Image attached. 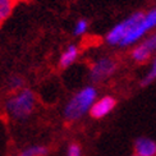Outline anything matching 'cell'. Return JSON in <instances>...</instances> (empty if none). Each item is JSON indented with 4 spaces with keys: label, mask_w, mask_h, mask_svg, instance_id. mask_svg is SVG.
<instances>
[{
    "label": "cell",
    "mask_w": 156,
    "mask_h": 156,
    "mask_svg": "<svg viewBox=\"0 0 156 156\" xmlns=\"http://www.w3.org/2000/svg\"><path fill=\"white\" fill-rule=\"evenodd\" d=\"M151 32L154 30L145 17V12L138 10L116 23L105 35V44L118 49L132 48Z\"/></svg>",
    "instance_id": "1"
},
{
    "label": "cell",
    "mask_w": 156,
    "mask_h": 156,
    "mask_svg": "<svg viewBox=\"0 0 156 156\" xmlns=\"http://www.w3.org/2000/svg\"><path fill=\"white\" fill-rule=\"evenodd\" d=\"M37 105V97L30 88H22L13 92L5 100L4 110L10 119L16 122H23L28 119L35 112Z\"/></svg>",
    "instance_id": "2"
},
{
    "label": "cell",
    "mask_w": 156,
    "mask_h": 156,
    "mask_svg": "<svg viewBox=\"0 0 156 156\" xmlns=\"http://www.w3.org/2000/svg\"><path fill=\"white\" fill-rule=\"evenodd\" d=\"M97 100V90L95 86H86L76 92L63 110V118L69 123L81 120L86 114H90L94 102Z\"/></svg>",
    "instance_id": "3"
},
{
    "label": "cell",
    "mask_w": 156,
    "mask_h": 156,
    "mask_svg": "<svg viewBox=\"0 0 156 156\" xmlns=\"http://www.w3.org/2000/svg\"><path fill=\"white\" fill-rule=\"evenodd\" d=\"M119 68V62L115 56L101 55L90 64L88 76L94 83H101L110 80Z\"/></svg>",
    "instance_id": "4"
},
{
    "label": "cell",
    "mask_w": 156,
    "mask_h": 156,
    "mask_svg": "<svg viewBox=\"0 0 156 156\" xmlns=\"http://www.w3.org/2000/svg\"><path fill=\"white\" fill-rule=\"evenodd\" d=\"M156 55V31L148 34L144 40L131 48L129 59L136 64H145Z\"/></svg>",
    "instance_id": "5"
},
{
    "label": "cell",
    "mask_w": 156,
    "mask_h": 156,
    "mask_svg": "<svg viewBox=\"0 0 156 156\" xmlns=\"http://www.w3.org/2000/svg\"><path fill=\"white\" fill-rule=\"evenodd\" d=\"M116 106V99L112 95H105L102 97H99L95 102L92 108L90 110V115L94 119H102L108 116L113 112Z\"/></svg>",
    "instance_id": "6"
},
{
    "label": "cell",
    "mask_w": 156,
    "mask_h": 156,
    "mask_svg": "<svg viewBox=\"0 0 156 156\" xmlns=\"http://www.w3.org/2000/svg\"><path fill=\"white\" fill-rule=\"evenodd\" d=\"M81 50L78 48V45L76 44H69L68 46L62 51V54L59 55V60H58V66L60 69H67L70 66L77 62V59L80 58Z\"/></svg>",
    "instance_id": "7"
},
{
    "label": "cell",
    "mask_w": 156,
    "mask_h": 156,
    "mask_svg": "<svg viewBox=\"0 0 156 156\" xmlns=\"http://www.w3.org/2000/svg\"><path fill=\"white\" fill-rule=\"evenodd\" d=\"M133 148L138 156H156V141L148 137H138L134 141Z\"/></svg>",
    "instance_id": "8"
},
{
    "label": "cell",
    "mask_w": 156,
    "mask_h": 156,
    "mask_svg": "<svg viewBox=\"0 0 156 156\" xmlns=\"http://www.w3.org/2000/svg\"><path fill=\"white\" fill-rule=\"evenodd\" d=\"M17 0H0V24L8 19L16 8Z\"/></svg>",
    "instance_id": "9"
},
{
    "label": "cell",
    "mask_w": 156,
    "mask_h": 156,
    "mask_svg": "<svg viewBox=\"0 0 156 156\" xmlns=\"http://www.w3.org/2000/svg\"><path fill=\"white\" fill-rule=\"evenodd\" d=\"M155 81H156V55L150 60V67H148L147 73L142 77V80L140 82V86L141 87H146V86L151 84Z\"/></svg>",
    "instance_id": "10"
},
{
    "label": "cell",
    "mask_w": 156,
    "mask_h": 156,
    "mask_svg": "<svg viewBox=\"0 0 156 156\" xmlns=\"http://www.w3.org/2000/svg\"><path fill=\"white\" fill-rule=\"evenodd\" d=\"M49 152L46 146L42 145H34L27 147L26 150H23L18 156H46Z\"/></svg>",
    "instance_id": "11"
},
{
    "label": "cell",
    "mask_w": 156,
    "mask_h": 156,
    "mask_svg": "<svg viewBox=\"0 0 156 156\" xmlns=\"http://www.w3.org/2000/svg\"><path fill=\"white\" fill-rule=\"evenodd\" d=\"M88 21L84 18H81L74 23V27H73V35L76 37H83L84 35L88 32Z\"/></svg>",
    "instance_id": "12"
},
{
    "label": "cell",
    "mask_w": 156,
    "mask_h": 156,
    "mask_svg": "<svg viewBox=\"0 0 156 156\" xmlns=\"http://www.w3.org/2000/svg\"><path fill=\"white\" fill-rule=\"evenodd\" d=\"M6 87H8L9 91H12V94L17 92V91L24 88V80L19 76H12V77H9Z\"/></svg>",
    "instance_id": "13"
},
{
    "label": "cell",
    "mask_w": 156,
    "mask_h": 156,
    "mask_svg": "<svg viewBox=\"0 0 156 156\" xmlns=\"http://www.w3.org/2000/svg\"><path fill=\"white\" fill-rule=\"evenodd\" d=\"M67 156H82V147L77 142H70L67 147Z\"/></svg>",
    "instance_id": "14"
},
{
    "label": "cell",
    "mask_w": 156,
    "mask_h": 156,
    "mask_svg": "<svg viewBox=\"0 0 156 156\" xmlns=\"http://www.w3.org/2000/svg\"><path fill=\"white\" fill-rule=\"evenodd\" d=\"M129 156H138V155H136V154H133V155H129Z\"/></svg>",
    "instance_id": "15"
},
{
    "label": "cell",
    "mask_w": 156,
    "mask_h": 156,
    "mask_svg": "<svg viewBox=\"0 0 156 156\" xmlns=\"http://www.w3.org/2000/svg\"><path fill=\"white\" fill-rule=\"evenodd\" d=\"M17 2H26V0H17Z\"/></svg>",
    "instance_id": "16"
}]
</instances>
